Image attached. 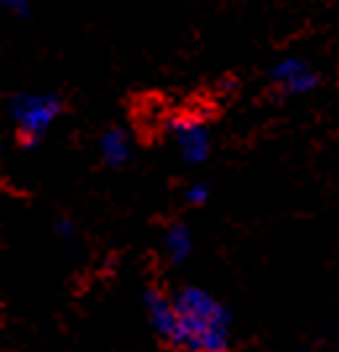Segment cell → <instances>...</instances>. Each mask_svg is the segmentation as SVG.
<instances>
[{
  "mask_svg": "<svg viewBox=\"0 0 339 352\" xmlns=\"http://www.w3.org/2000/svg\"><path fill=\"white\" fill-rule=\"evenodd\" d=\"M179 313L174 350L182 352H229L232 316L216 297L200 287H182L174 294Z\"/></svg>",
  "mask_w": 339,
  "mask_h": 352,
  "instance_id": "cell-1",
  "label": "cell"
},
{
  "mask_svg": "<svg viewBox=\"0 0 339 352\" xmlns=\"http://www.w3.org/2000/svg\"><path fill=\"white\" fill-rule=\"evenodd\" d=\"M100 158H103L111 168H121L124 163L132 158V137L127 134V129L121 126H108L103 134H100Z\"/></svg>",
  "mask_w": 339,
  "mask_h": 352,
  "instance_id": "cell-6",
  "label": "cell"
},
{
  "mask_svg": "<svg viewBox=\"0 0 339 352\" xmlns=\"http://www.w3.org/2000/svg\"><path fill=\"white\" fill-rule=\"evenodd\" d=\"M63 103L58 95L47 92H16L8 100V113L16 121V140L21 147H34L53 121L61 116Z\"/></svg>",
  "mask_w": 339,
  "mask_h": 352,
  "instance_id": "cell-2",
  "label": "cell"
},
{
  "mask_svg": "<svg viewBox=\"0 0 339 352\" xmlns=\"http://www.w3.org/2000/svg\"><path fill=\"white\" fill-rule=\"evenodd\" d=\"M171 134L187 163H203L210 155V129L203 118L187 116V113L171 118Z\"/></svg>",
  "mask_w": 339,
  "mask_h": 352,
  "instance_id": "cell-3",
  "label": "cell"
},
{
  "mask_svg": "<svg viewBox=\"0 0 339 352\" xmlns=\"http://www.w3.org/2000/svg\"><path fill=\"white\" fill-rule=\"evenodd\" d=\"M3 6L19 16H27V11H30V0H3Z\"/></svg>",
  "mask_w": 339,
  "mask_h": 352,
  "instance_id": "cell-9",
  "label": "cell"
},
{
  "mask_svg": "<svg viewBox=\"0 0 339 352\" xmlns=\"http://www.w3.org/2000/svg\"><path fill=\"white\" fill-rule=\"evenodd\" d=\"M268 79L271 85L279 89L281 95H305V92H313L318 87L321 76L318 72L310 66L308 60L303 58H284L279 60L271 72H268Z\"/></svg>",
  "mask_w": 339,
  "mask_h": 352,
  "instance_id": "cell-4",
  "label": "cell"
},
{
  "mask_svg": "<svg viewBox=\"0 0 339 352\" xmlns=\"http://www.w3.org/2000/svg\"><path fill=\"white\" fill-rule=\"evenodd\" d=\"M56 232H58L63 239H69V236L74 234V221H72V219H58V221H56Z\"/></svg>",
  "mask_w": 339,
  "mask_h": 352,
  "instance_id": "cell-10",
  "label": "cell"
},
{
  "mask_svg": "<svg viewBox=\"0 0 339 352\" xmlns=\"http://www.w3.org/2000/svg\"><path fill=\"white\" fill-rule=\"evenodd\" d=\"M208 197H210V190H208L206 182H195V184H190V187L184 190V200H187L190 206H195V208L206 206Z\"/></svg>",
  "mask_w": 339,
  "mask_h": 352,
  "instance_id": "cell-8",
  "label": "cell"
},
{
  "mask_svg": "<svg viewBox=\"0 0 339 352\" xmlns=\"http://www.w3.org/2000/svg\"><path fill=\"white\" fill-rule=\"evenodd\" d=\"M145 313H148V321L153 326V331L174 344V337H177V326H179V313H177V302H174V294H168L161 287H148L145 289Z\"/></svg>",
  "mask_w": 339,
  "mask_h": 352,
  "instance_id": "cell-5",
  "label": "cell"
},
{
  "mask_svg": "<svg viewBox=\"0 0 339 352\" xmlns=\"http://www.w3.org/2000/svg\"><path fill=\"white\" fill-rule=\"evenodd\" d=\"M163 245H166V252L171 258V263H184L187 258L192 255V234H190V226L184 221H171L163 232Z\"/></svg>",
  "mask_w": 339,
  "mask_h": 352,
  "instance_id": "cell-7",
  "label": "cell"
}]
</instances>
